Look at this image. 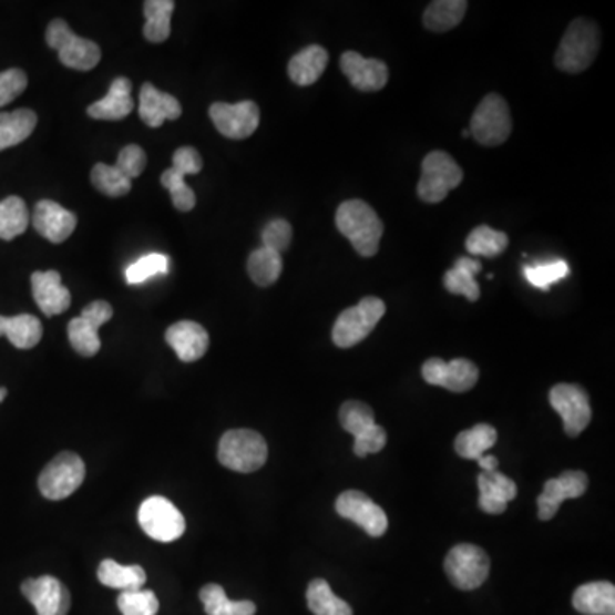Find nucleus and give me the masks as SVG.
<instances>
[{"mask_svg": "<svg viewBox=\"0 0 615 615\" xmlns=\"http://www.w3.org/2000/svg\"><path fill=\"white\" fill-rule=\"evenodd\" d=\"M340 69L356 90L377 93L388 82V68L378 59H366L358 52H346L340 57Z\"/></svg>", "mask_w": 615, "mask_h": 615, "instance_id": "nucleus-19", "label": "nucleus"}, {"mask_svg": "<svg viewBox=\"0 0 615 615\" xmlns=\"http://www.w3.org/2000/svg\"><path fill=\"white\" fill-rule=\"evenodd\" d=\"M38 116L33 110L19 109L0 113V151L18 146L33 134Z\"/></svg>", "mask_w": 615, "mask_h": 615, "instance_id": "nucleus-30", "label": "nucleus"}, {"mask_svg": "<svg viewBox=\"0 0 615 615\" xmlns=\"http://www.w3.org/2000/svg\"><path fill=\"white\" fill-rule=\"evenodd\" d=\"M422 378L434 387L463 393L478 383L479 369L469 359H453L447 362L440 358H431L422 365Z\"/></svg>", "mask_w": 615, "mask_h": 615, "instance_id": "nucleus-15", "label": "nucleus"}, {"mask_svg": "<svg viewBox=\"0 0 615 615\" xmlns=\"http://www.w3.org/2000/svg\"><path fill=\"white\" fill-rule=\"evenodd\" d=\"M573 607L583 615H615V586L607 582L586 583L574 592Z\"/></svg>", "mask_w": 615, "mask_h": 615, "instance_id": "nucleus-26", "label": "nucleus"}, {"mask_svg": "<svg viewBox=\"0 0 615 615\" xmlns=\"http://www.w3.org/2000/svg\"><path fill=\"white\" fill-rule=\"evenodd\" d=\"M139 116L147 127L160 129L166 120H178L182 116V105L173 94L163 93L146 82L139 94Z\"/></svg>", "mask_w": 615, "mask_h": 615, "instance_id": "nucleus-23", "label": "nucleus"}, {"mask_svg": "<svg viewBox=\"0 0 615 615\" xmlns=\"http://www.w3.org/2000/svg\"><path fill=\"white\" fill-rule=\"evenodd\" d=\"M170 258L163 254H150L146 257L139 258L125 270V279L129 284H142L154 276H163L168 274Z\"/></svg>", "mask_w": 615, "mask_h": 615, "instance_id": "nucleus-44", "label": "nucleus"}, {"mask_svg": "<svg viewBox=\"0 0 615 615\" xmlns=\"http://www.w3.org/2000/svg\"><path fill=\"white\" fill-rule=\"evenodd\" d=\"M202 166H204V163H202L201 153L195 147H180L173 154L172 168L178 170L185 176L197 175V173H201Z\"/></svg>", "mask_w": 615, "mask_h": 615, "instance_id": "nucleus-48", "label": "nucleus"}, {"mask_svg": "<svg viewBox=\"0 0 615 615\" xmlns=\"http://www.w3.org/2000/svg\"><path fill=\"white\" fill-rule=\"evenodd\" d=\"M328 64V52L320 45H310L303 49L301 52L296 53L289 65L287 72L289 78L298 86H311L324 74Z\"/></svg>", "mask_w": 615, "mask_h": 615, "instance_id": "nucleus-27", "label": "nucleus"}, {"mask_svg": "<svg viewBox=\"0 0 615 615\" xmlns=\"http://www.w3.org/2000/svg\"><path fill=\"white\" fill-rule=\"evenodd\" d=\"M112 317L113 308L110 303L93 301L82 310L81 317L71 320L68 327L69 342L78 355L93 358L100 352L101 339L98 330Z\"/></svg>", "mask_w": 615, "mask_h": 615, "instance_id": "nucleus-13", "label": "nucleus"}, {"mask_svg": "<svg viewBox=\"0 0 615 615\" xmlns=\"http://www.w3.org/2000/svg\"><path fill=\"white\" fill-rule=\"evenodd\" d=\"M21 592L38 615H68L71 608V593L53 576L27 580Z\"/></svg>", "mask_w": 615, "mask_h": 615, "instance_id": "nucleus-18", "label": "nucleus"}, {"mask_svg": "<svg viewBox=\"0 0 615 615\" xmlns=\"http://www.w3.org/2000/svg\"><path fill=\"white\" fill-rule=\"evenodd\" d=\"M47 43L59 52L65 68L74 71H91L101 60L100 47L88 38L78 37L64 19H53L47 28Z\"/></svg>", "mask_w": 615, "mask_h": 615, "instance_id": "nucleus-4", "label": "nucleus"}, {"mask_svg": "<svg viewBox=\"0 0 615 615\" xmlns=\"http://www.w3.org/2000/svg\"><path fill=\"white\" fill-rule=\"evenodd\" d=\"M291 224L287 223L286 219L270 221V223L265 226L264 232H262V243H264L262 246L276 252V254L286 252L289 245H291Z\"/></svg>", "mask_w": 615, "mask_h": 615, "instance_id": "nucleus-45", "label": "nucleus"}, {"mask_svg": "<svg viewBox=\"0 0 615 615\" xmlns=\"http://www.w3.org/2000/svg\"><path fill=\"white\" fill-rule=\"evenodd\" d=\"M306 604L315 615H352L351 605L337 597L325 580H314L306 590Z\"/></svg>", "mask_w": 615, "mask_h": 615, "instance_id": "nucleus-36", "label": "nucleus"}, {"mask_svg": "<svg viewBox=\"0 0 615 615\" xmlns=\"http://www.w3.org/2000/svg\"><path fill=\"white\" fill-rule=\"evenodd\" d=\"M511 123L510 106L500 94L491 93L479 103L472 120H470V134L482 146H501L510 137Z\"/></svg>", "mask_w": 615, "mask_h": 615, "instance_id": "nucleus-8", "label": "nucleus"}, {"mask_svg": "<svg viewBox=\"0 0 615 615\" xmlns=\"http://www.w3.org/2000/svg\"><path fill=\"white\" fill-rule=\"evenodd\" d=\"M84 478H86V467L81 457L72 451H64L43 469L38 479V488L47 500H65L81 488Z\"/></svg>", "mask_w": 615, "mask_h": 615, "instance_id": "nucleus-9", "label": "nucleus"}, {"mask_svg": "<svg viewBox=\"0 0 615 615\" xmlns=\"http://www.w3.org/2000/svg\"><path fill=\"white\" fill-rule=\"evenodd\" d=\"M31 289L33 298L47 317L64 314L71 306V291L62 284V276L57 270L34 273L31 276Z\"/></svg>", "mask_w": 615, "mask_h": 615, "instance_id": "nucleus-21", "label": "nucleus"}, {"mask_svg": "<svg viewBox=\"0 0 615 615\" xmlns=\"http://www.w3.org/2000/svg\"><path fill=\"white\" fill-rule=\"evenodd\" d=\"M463 180V172L450 154L433 151L422 161L418 194L426 204H440Z\"/></svg>", "mask_w": 615, "mask_h": 615, "instance_id": "nucleus-7", "label": "nucleus"}, {"mask_svg": "<svg viewBox=\"0 0 615 615\" xmlns=\"http://www.w3.org/2000/svg\"><path fill=\"white\" fill-rule=\"evenodd\" d=\"M161 185L172 194L173 205L182 213H191L197 204L194 191L185 183V175L178 170L168 168L161 175Z\"/></svg>", "mask_w": 615, "mask_h": 615, "instance_id": "nucleus-43", "label": "nucleus"}, {"mask_svg": "<svg viewBox=\"0 0 615 615\" xmlns=\"http://www.w3.org/2000/svg\"><path fill=\"white\" fill-rule=\"evenodd\" d=\"M337 513L342 519L351 520L361 526L369 537H381L388 529L385 511L375 501L369 500L365 492L346 491L336 503Z\"/></svg>", "mask_w": 615, "mask_h": 615, "instance_id": "nucleus-16", "label": "nucleus"}, {"mask_svg": "<svg viewBox=\"0 0 615 615\" xmlns=\"http://www.w3.org/2000/svg\"><path fill=\"white\" fill-rule=\"evenodd\" d=\"M586 488H588V478L585 472H578V470H570L560 478L545 482L544 492L537 500L539 519L544 522L554 519L564 501L583 496Z\"/></svg>", "mask_w": 615, "mask_h": 615, "instance_id": "nucleus-17", "label": "nucleus"}, {"mask_svg": "<svg viewBox=\"0 0 615 615\" xmlns=\"http://www.w3.org/2000/svg\"><path fill=\"white\" fill-rule=\"evenodd\" d=\"M6 336L18 349H33L43 336L41 321L33 315L2 317L0 315V337Z\"/></svg>", "mask_w": 615, "mask_h": 615, "instance_id": "nucleus-29", "label": "nucleus"}, {"mask_svg": "<svg viewBox=\"0 0 615 615\" xmlns=\"http://www.w3.org/2000/svg\"><path fill=\"white\" fill-rule=\"evenodd\" d=\"M481 262L472 257H462L444 274L443 284L451 295L465 296L469 301L481 298V287L475 280V274L481 273Z\"/></svg>", "mask_w": 615, "mask_h": 615, "instance_id": "nucleus-28", "label": "nucleus"}, {"mask_svg": "<svg viewBox=\"0 0 615 615\" xmlns=\"http://www.w3.org/2000/svg\"><path fill=\"white\" fill-rule=\"evenodd\" d=\"M98 580L109 588L122 590H141L146 585V571L142 570L137 564L132 566H122L113 560H105L98 567Z\"/></svg>", "mask_w": 615, "mask_h": 615, "instance_id": "nucleus-31", "label": "nucleus"}, {"mask_svg": "<svg viewBox=\"0 0 615 615\" xmlns=\"http://www.w3.org/2000/svg\"><path fill=\"white\" fill-rule=\"evenodd\" d=\"M601 49V31L588 19H574L567 27L556 53V65L567 74H578L593 64Z\"/></svg>", "mask_w": 615, "mask_h": 615, "instance_id": "nucleus-2", "label": "nucleus"}, {"mask_svg": "<svg viewBox=\"0 0 615 615\" xmlns=\"http://www.w3.org/2000/svg\"><path fill=\"white\" fill-rule=\"evenodd\" d=\"M552 409L563 418L567 437L576 438L592 421V406L588 393L578 385L560 383L549 393Z\"/></svg>", "mask_w": 615, "mask_h": 615, "instance_id": "nucleus-12", "label": "nucleus"}, {"mask_svg": "<svg viewBox=\"0 0 615 615\" xmlns=\"http://www.w3.org/2000/svg\"><path fill=\"white\" fill-rule=\"evenodd\" d=\"M488 554L478 545L460 544L448 552L444 560V571L448 578L457 588L475 590L488 580L489 576Z\"/></svg>", "mask_w": 615, "mask_h": 615, "instance_id": "nucleus-11", "label": "nucleus"}, {"mask_svg": "<svg viewBox=\"0 0 615 615\" xmlns=\"http://www.w3.org/2000/svg\"><path fill=\"white\" fill-rule=\"evenodd\" d=\"M116 605L123 615H156L160 611L156 593L144 588L120 593Z\"/></svg>", "mask_w": 615, "mask_h": 615, "instance_id": "nucleus-42", "label": "nucleus"}, {"mask_svg": "<svg viewBox=\"0 0 615 615\" xmlns=\"http://www.w3.org/2000/svg\"><path fill=\"white\" fill-rule=\"evenodd\" d=\"M506 233L496 232V229L489 228L485 224L478 226V228L472 229L469 236H467V252L472 254V257H498V255L503 254L508 248Z\"/></svg>", "mask_w": 615, "mask_h": 615, "instance_id": "nucleus-38", "label": "nucleus"}, {"mask_svg": "<svg viewBox=\"0 0 615 615\" xmlns=\"http://www.w3.org/2000/svg\"><path fill=\"white\" fill-rule=\"evenodd\" d=\"M465 0H437L426 8L424 27L434 33H444V31L453 30L462 23L465 16Z\"/></svg>", "mask_w": 615, "mask_h": 615, "instance_id": "nucleus-32", "label": "nucleus"}, {"mask_svg": "<svg viewBox=\"0 0 615 615\" xmlns=\"http://www.w3.org/2000/svg\"><path fill=\"white\" fill-rule=\"evenodd\" d=\"M209 115L219 134L235 141L254 135L260 123V109L254 101H239L235 105L214 103Z\"/></svg>", "mask_w": 615, "mask_h": 615, "instance_id": "nucleus-14", "label": "nucleus"}, {"mask_svg": "<svg viewBox=\"0 0 615 615\" xmlns=\"http://www.w3.org/2000/svg\"><path fill=\"white\" fill-rule=\"evenodd\" d=\"M340 424L355 437V453L359 459L378 453L387 444V433L375 422L373 409L365 402L349 400L340 407Z\"/></svg>", "mask_w": 615, "mask_h": 615, "instance_id": "nucleus-6", "label": "nucleus"}, {"mask_svg": "<svg viewBox=\"0 0 615 615\" xmlns=\"http://www.w3.org/2000/svg\"><path fill=\"white\" fill-rule=\"evenodd\" d=\"M147 156L146 151L135 144H129L120 151L119 160H116V168L127 176L129 180L137 178L142 172L146 170Z\"/></svg>", "mask_w": 615, "mask_h": 615, "instance_id": "nucleus-46", "label": "nucleus"}, {"mask_svg": "<svg viewBox=\"0 0 615 615\" xmlns=\"http://www.w3.org/2000/svg\"><path fill=\"white\" fill-rule=\"evenodd\" d=\"M498 441L496 429L489 424H478L457 437L455 450L462 459L479 460Z\"/></svg>", "mask_w": 615, "mask_h": 615, "instance_id": "nucleus-35", "label": "nucleus"}, {"mask_svg": "<svg viewBox=\"0 0 615 615\" xmlns=\"http://www.w3.org/2000/svg\"><path fill=\"white\" fill-rule=\"evenodd\" d=\"M175 11L173 0H147L144 2V37L151 43H163L172 33V14Z\"/></svg>", "mask_w": 615, "mask_h": 615, "instance_id": "nucleus-33", "label": "nucleus"}, {"mask_svg": "<svg viewBox=\"0 0 615 615\" xmlns=\"http://www.w3.org/2000/svg\"><path fill=\"white\" fill-rule=\"evenodd\" d=\"M91 182L94 188L106 197L119 198L127 195L132 188V180L123 175L116 166L98 163L91 172Z\"/></svg>", "mask_w": 615, "mask_h": 615, "instance_id": "nucleus-40", "label": "nucleus"}, {"mask_svg": "<svg viewBox=\"0 0 615 615\" xmlns=\"http://www.w3.org/2000/svg\"><path fill=\"white\" fill-rule=\"evenodd\" d=\"M132 110V82L127 78H116L109 94L88 109V115L94 120H122L131 115Z\"/></svg>", "mask_w": 615, "mask_h": 615, "instance_id": "nucleus-25", "label": "nucleus"}, {"mask_svg": "<svg viewBox=\"0 0 615 615\" xmlns=\"http://www.w3.org/2000/svg\"><path fill=\"white\" fill-rule=\"evenodd\" d=\"M33 226L43 238L64 243L75 232L78 217L53 201H40L34 205Z\"/></svg>", "mask_w": 615, "mask_h": 615, "instance_id": "nucleus-20", "label": "nucleus"}, {"mask_svg": "<svg viewBox=\"0 0 615 615\" xmlns=\"http://www.w3.org/2000/svg\"><path fill=\"white\" fill-rule=\"evenodd\" d=\"M166 342L172 346L180 361L195 362L209 349V334L195 321H176L166 330Z\"/></svg>", "mask_w": 615, "mask_h": 615, "instance_id": "nucleus-22", "label": "nucleus"}, {"mask_svg": "<svg viewBox=\"0 0 615 615\" xmlns=\"http://www.w3.org/2000/svg\"><path fill=\"white\" fill-rule=\"evenodd\" d=\"M248 274L257 286H273L283 274V257L262 246L248 258Z\"/></svg>", "mask_w": 615, "mask_h": 615, "instance_id": "nucleus-39", "label": "nucleus"}, {"mask_svg": "<svg viewBox=\"0 0 615 615\" xmlns=\"http://www.w3.org/2000/svg\"><path fill=\"white\" fill-rule=\"evenodd\" d=\"M479 506L489 515H501L506 511L508 503L515 500L516 489L515 482L508 479L500 472H484L479 475Z\"/></svg>", "mask_w": 615, "mask_h": 615, "instance_id": "nucleus-24", "label": "nucleus"}, {"mask_svg": "<svg viewBox=\"0 0 615 615\" xmlns=\"http://www.w3.org/2000/svg\"><path fill=\"white\" fill-rule=\"evenodd\" d=\"M269 457L264 437L252 429H233L219 441L217 459L221 465L239 474H250L262 469Z\"/></svg>", "mask_w": 615, "mask_h": 615, "instance_id": "nucleus-3", "label": "nucleus"}, {"mask_svg": "<svg viewBox=\"0 0 615 615\" xmlns=\"http://www.w3.org/2000/svg\"><path fill=\"white\" fill-rule=\"evenodd\" d=\"M387 306L380 298L368 296L358 305L347 308L340 314L334 325L332 340L340 349H349L362 342L369 334L373 332L378 321L383 318Z\"/></svg>", "mask_w": 615, "mask_h": 615, "instance_id": "nucleus-5", "label": "nucleus"}, {"mask_svg": "<svg viewBox=\"0 0 615 615\" xmlns=\"http://www.w3.org/2000/svg\"><path fill=\"white\" fill-rule=\"evenodd\" d=\"M570 264L567 262L551 260L542 262V264L526 265L523 269L525 279L532 284L533 287H539L542 291H547L552 284L560 283L564 277L570 276Z\"/></svg>", "mask_w": 615, "mask_h": 615, "instance_id": "nucleus-41", "label": "nucleus"}, {"mask_svg": "<svg viewBox=\"0 0 615 615\" xmlns=\"http://www.w3.org/2000/svg\"><path fill=\"white\" fill-rule=\"evenodd\" d=\"M28 226H30V213L23 198L11 195L0 201V239L11 242L16 236L23 235Z\"/></svg>", "mask_w": 615, "mask_h": 615, "instance_id": "nucleus-37", "label": "nucleus"}, {"mask_svg": "<svg viewBox=\"0 0 615 615\" xmlns=\"http://www.w3.org/2000/svg\"><path fill=\"white\" fill-rule=\"evenodd\" d=\"M139 525L157 542H175L185 533L182 511L163 496L147 498L141 504Z\"/></svg>", "mask_w": 615, "mask_h": 615, "instance_id": "nucleus-10", "label": "nucleus"}, {"mask_svg": "<svg viewBox=\"0 0 615 615\" xmlns=\"http://www.w3.org/2000/svg\"><path fill=\"white\" fill-rule=\"evenodd\" d=\"M6 397H8V390H6V388H0V402H2Z\"/></svg>", "mask_w": 615, "mask_h": 615, "instance_id": "nucleus-50", "label": "nucleus"}, {"mask_svg": "<svg viewBox=\"0 0 615 615\" xmlns=\"http://www.w3.org/2000/svg\"><path fill=\"white\" fill-rule=\"evenodd\" d=\"M479 465L484 472H496L498 470V459L492 455H484L478 460Z\"/></svg>", "mask_w": 615, "mask_h": 615, "instance_id": "nucleus-49", "label": "nucleus"}, {"mask_svg": "<svg viewBox=\"0 0 615 615\" xmlns=\"http://www.w3.org/2000/svg\"><path fill=\"white\" fill-rule=\"evenodd\" d=\"M28 88L27 72L21 69H9L0 72V106H6L21 96Z\"/></svg>", "mask_w": 615, "mask_h": 615, "instance_id": "nucleus-47", "label": "nucleus"}, {"mask_svg": "<svg viewBox=\"0 0 615 615\" xmlns=\"http://www.w3.org/2000/svg\"><path fill=\"white\" fill-rule=\"evenodd\" d=\"M201 601L207 615H255L257 605L250 601H229L223 586L209 583L201 590Z\"/></svg>", "mask_w": 615, "mask_h": 615, "instance_id": "nucleus-34", "label": "nucleus"}, {"mask_svg": "<svg viewBox=\"0 0 615 615\" xmlns=\"http://www.w3.org/2000/svg\"><path fill=\"white\" fill-rule=\"evenodd\" d=\"M462 135H463V137H469L470 132H469V131H463V132H462Z\"/></svg>", "mask_w": 615, "mask_h": 615, "instance_id": "nucleus-51", "label": "nucleus"}, {"mask_svg": "<svg viewBox=\"0 0 615 615\" xmlns=\"http://www.w3.org/2000/svg\"><path fill=\"white\" fill-rule=\"evenodd\" d=\"M336 224L361 257L377 255L383 236V223L371 205L358 198L344 202L337 209Z\"/></svg>", "mask_w": 615, "mask_h": 615, "instance_id": "nucleus-1", "label": "nucleus"}]
</instances>
